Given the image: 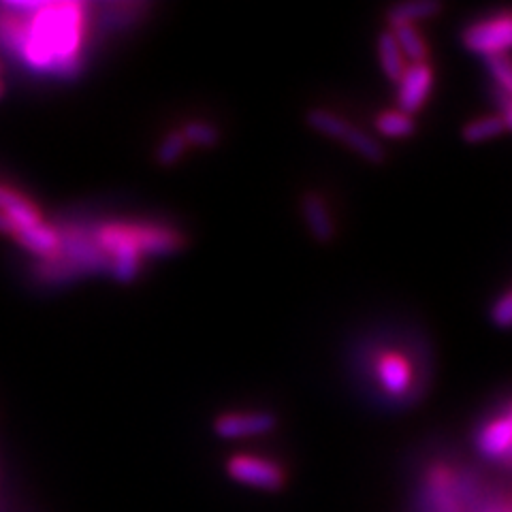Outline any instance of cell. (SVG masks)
<instances>
[{"mask_svg": "<svg viewBox=\"0 0 512 512\" xmlns=\"http://www.w3.org/2000/svg\"><path fill=\"white\" fill-rule=\"evenodd\" d=\"M22 22L18 15H5L3 35L20 47L22 56L35 69L67 71L73 67L82 45L84 5L79 3H30Z\"/></svg>", "mask_w": 512, "mask_h": 512, "instance_id": "cell-1", "label": "cell"}, {"mask_svg": "<svg viewBox=\"0 0 512 512\" xmlns=\"http://www.w3.org/2000/svg\"><path fill=\"white\" fill-rule=\"evenodd\" d=\"M107 256V269L118 282H133L141 271L143 256L171 254L182 246V235L163 227H128L111 224L94 237Z\"/></svg>", "mask_w": 512, "mask_h": 512, "instance_id": "cell-2", "label": "cell"}, {"mask_svg": "<svg viewBox=\"0 0 512 512\" xmlns=\"http://www.w3.org/2000/svg\"><path fill=\"white\" fill-rule=\"evenodd\" d=\"M306 122L314 128L316 133L346 143L352 152H357L361 158L367 160V163L378 165L384 160L382 143L376 137H372L370 133H365L363 128L352 126L348 120L335 114V111H329L323 107L310 109L306 116Z\"/></svg>", "mask_w": 512, "mask_h": 512, "instance_id": "cell-3", "label": "cell"}, {"mask_svg": "<svg viewBox=\"0 0 512 512\" xmlns=\"http://www.w3.org/2000/svg\"><path fill=\"white\" fill-rule=\"evenodd\" d=\"M227 474L239 485L276 493L286 485V472L276 461L254 455H233L227 461Z\"/></svg>", "mask_w": 512, "mask_h": 512, "instance_id": "cell-4", "label": "cell"}, {"mask_svg": "<svg viewBox=\"0 0 512 512\" xmlns=\"http://www.w3.org/2000/svg\"><path fill=\"white\" fill-rule=\"evenodd\" d=\"M512 41V20L508 13L495 15V18L476 22L463 30V45L472 54L483 56L485 60L498 54H506Z\"/></svg>", "mask_w": 512, "mask_h": 512, "instance_id": "cell-5", "label": "cell"}, {"mask_svg": "<svg viewBox=\"0 0 512 512\" xmlns=\"http://www.w3.org/2000/svg\"><path fill=\"white\" fill-rule=\"evenodd\" d=\"M431 90H434V69L429 62L408 64L397 79V109L412 116L423 109Z\"/></svg>", "mask_w": 512, "mask_h": 512, "instance_id": "cell-6", "label": "cell"}, {"mask_svg": "<svg viewBox=\"0 0 512 512\" xmlns=\"http://www.w3.org/2000/svg\"><path fill=\"white\" fill-rule=\"evenodd\" d=\"M278 419L269 412H231L220 414L214 421V434L222 440H242L269 434Z\"/></svg>", "mask_w": 512, "mask_h": 512, "instance_id": "cell-7", "label": "cell"}, {"mask_svg": "<svg viewBox=\"0 0 512 512\" xmlns=\"http://www.w3.org/2000/svg\"><path fill=\"white\" fill-rule=\"evenodd\" d=\"M510 436H512V423H510V416L506 414L502 419H495L478 431L476 446L485 457L506 463L510 457Z\"/></svg>", "mask_w": 512, "mask_h": 512, "instance_id": "cell-8", "label": "cell"}, {"mask_svg": "<svg viewBox=\"0 0 512 512\" xmlns=\"http://www.w3.org/2000/svg\"><path fill=\"white\" fill-rule=\"evenodd\" d=\"M301 214L316 242L329 244L335 237V220L329 212L325 199L316 195V192H308V195L301 199Z\"/></svg>", "mask_w": 512, "mask_h": 512, "instance_id": "cell-9", "label": "cell"}, {"mask_svg": "<svg viewBox=\"0 0 512 512\" xmlns=\"http://www.w3.org/2000/svg\"><path fill=\"white\" fill-rule=\"evenodd\" d=\"M429 510L431 512H463L455 476L446 468H436L429 474Z\"/></svg>", "mask_w": 512, "mask_h": 512, "instance_id": "cell-10", "label": "cell"}, {"mask_svg": "<svg viewBox=\"0 0 512 512\" xmlns=\"http://www.w3.org/2000/svg\"><path fill=\"white\" fill-rule=\"evenodd\" d=\"M0 212L7 214L11 222L15 224V235L20 231L37 227V224L43 222L37 205L22 197L20 192H15L11 188L0 186Z\"/></svg>", "mask_w": 512, "mask_h": 512, "instance_id": "cell-11", "label": "cell"}, {"mask_svg": "<svg viewBox=\"0 0 512 512\" xmlns=\"http://www.w3.org/2000/svg\"><path fill=\"white\" fill-rule=\"evenodd\" d=\"M376 370H378V380L387 393L404 395L408 391L410 380H412V367L404 357L387 352V355H382L378 359Z\"/></svg>", "mask_w": 512, "mask_h": 512, "instance_id": "cell-12", "label": "cell"}, {"mask_svg": "<svg viewBox=\"0 0 512 512\" xmlns=\"http://www.w3.org/2000/svg\"><path fill=\"white\" fill-rule=\"evenodd\" d=\"M13 239H18V242L30 250L32 254L43 256V259H52V256L58 252L60 248V233L50 227V224H37V227L20 231Z\"/></svg>", "mask_w": 512, "mask_h": 512, "instance_id": "cell-13", "label": "cell"}, {"mask_svg": "<svg viewBox=\"0 0 512 512\" xmlns=\"http://www.w3.org/2000/svg\"><path fill=\"white\" fill-rule=\"evenodd\" d=\"M442 11L438 0H410V3L395 5L389 9V24L393 26H416V22L431 20Z\"/></svg>", "mask_w": 512, "mask_h": 512, "instance_id": "cell-14", "label": "cell"}, {"mask_svg": "<svg viewBox=\"0 0 512 512\" xmlns=\"http://www.w3.org/2000/svg\"><path fill=\"white\" fill-rule=\"evenodd\" d=\"M378 60H380L382 73L387 75L391 82H397V79L402 77L404 69L408 67V62L402 56V52H399V45H397L391 30L380 32V37H378Z\"/></svg>", "mask_w": 512, "mask_h": 512, "instance_id": "cell-15", "label": "cell"}, {"mask_svg": "<svg viewBox=\"0 0 512 512\" xmlns=\"http://www.w3.org/2000/svg\"><path fill=\"white\" fill-rule=\"evenodd\" d=\"M393 32V37L399 45V52L406 58L408 64H419V62H427L429 50L427 43L423 39V35L416 26H393L389 28Z\"/></svg>", "mask_w": 512, "mask_h": 512, "instance_id": "cell-16", "label": "cell"}, {"mask_svg": "<svg viewBox=\"0 0 512 512\" xmlns=\"http://www.w3.org/2000/svg\"><path fill=\"white\" fill-rule=\"evenodd\" d=\"M374 126H376L378 135L389 137V139H404V137L414 135V131H416L414 118L399 109L382 111V114L376 118Z\"/></svg>", "mask_w": 512, "mask_h": 512, "instance_id": "cell-17", "label": "cell"}, {"mask_svg": "<svg viewBox=\"0 0 512 512\" xmlns=\"http://www.w3.org/2000/svg\"><path fill=\"white\" fill-rule=\"evenodd\" d=\"M508 128L510 124L502 116H487L480 120H472L470 124L463 126L461 137L466 143H483V141L500 137L502 133L508 131Z\"/></svg>", "mask_w": 512, "mask_h": 512, "instance_id": "cell-18", "label": "cell"}, {"mask_svg": "<svg viewBox=\"0 0 512 512\" xmlns=\"http://www.w3.org/2000/svg\"><path fill=\"white\" fill-rule=\"evenodd\" d=\"M180 133L186 139L188 146H197V148H212L220 141L218 128L210 122H188Z\"/></svg>", "mask_w": 512, "mask_h": 512, "instance_id": "cell-19", "label": "cell"}, {"mask_svg": "<svg viewBox=\"0 0 512 512\" xmlns=\"http://www.w3.org/2000/svg\"><path fill=\"white\" fill-rule=\"evenodd\" d=\"M186 150H188V143H186V139L182 137L180 131L167 135L163 141L158 143V148H156L158 165H163V167L175 165L186 154Z\"/></svg>", "mask_w": 512, "mask_h": 512, "instance_id": "cell-20", "label": "cell"}, {"mask_svg": "<svg viewBox=\"0 0 512 512\" xmlns=\"http://www.w3.org/2000/svg\"><path fill=\"white\" fill-rule=\"evenodd\" d=\"M487 67H489L491 75L495 77V82H498L506 92H510V88H512V71H510L508 54H498V56L487 58Z\"/></svg>", "mask_w": 512, "mask_h": 512, "instance_id": "cell-21", "label": "cell"}, {"mask_svg": "<svg viewBox=\"0 0 512 512\" xmlns=\"http://www.w3.org/2000/svg\"><path fill=\"white\" fill-rule=\"evenodd\" d=\"M491 320L500 329H508L512 323V297L506 293L500 301H495V306L491 310Z\"/></svg>", "mask_w": 512, "mask_h": 512, "instance_id": "cell-22", "label": "cell"}, {"mask_svg": "<svg viewBox=\"0 0 512 512\" xmlns=\"http://www.w3.org/2000/svg\"><path fill=\"white\" fill-rule=\"evenodd\" d=\"M0 233L15 237V224H13L11 218H9L7 214H3V212H0Z\"/></svg>", "mask_w": 512, "mask_h": 512, "instance_id": "cell-23", "label": "cell"}, {"mask_svg": "<svg viewBox=\"0 0 512 512\" xmlns=\"http://www.w3.org/2000/svg\"><path fill=\"white\" fill-rule=\"evenodd\" d=\"M3 92H5V88H3V82H0V96H3Z\"/></svg>", "mask_w": 512, "mask_h": 512, "instance_id": "cell-24", "label": "cell"}]
</instances>
